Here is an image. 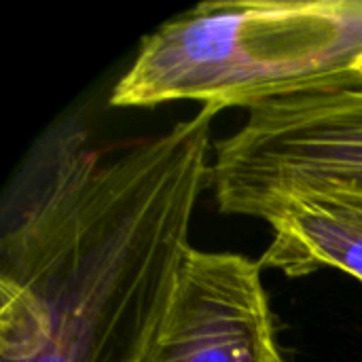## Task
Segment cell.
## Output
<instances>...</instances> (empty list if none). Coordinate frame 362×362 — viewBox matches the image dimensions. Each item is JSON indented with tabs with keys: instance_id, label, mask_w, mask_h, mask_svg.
I'll return each instance as SVG.
<instances>
[{
	"instance_id": "cell-5",
	"label": "cell",
	"mask_w": 362,
	"mask_h": 362,
	"mask_svg": "<svg viewBox=\"0 0 362 362\" xmlns=\"http://www.w3.org/2000/svg\"><path fill=\"white\" fill-rule=\"evenodd\" d=\"M269 225L261 267L288 278L333 267L362 280V193H320L293 202Z\"/></svg>"
},
{
	"instance_id": "cell-3",
	"label": "cell",
	"mask_w": 362,
	"mask_h": 362,
	"mask_svg": "<svg viewBox=\"0 0 362 362\" xmlns=\"http://www.w3.org/2000/svg\"><path fill=\"white\" fill-rule=\"evenodd\" d=\"M210 185L223 214L272 221L297 199L362 193V91L248 110L214 144Z\"/></svg>"
},
{
	"instance_id": "cell-1",
	"label": "cell",
	"mask_w": 362,
	"mask_h": 362,
	"mask_svg": "<svg viewBox=\"0 0 362 362\" xmlns=\"http://www.w3.org/2000/svg\"><path fill=\"white\" fill-rule=\"evenodd\" d=\"M214 115L59 161L2 233L0 362L142 361L210 185Z\"/></svg>"
},
{
	"instance_id": "cell-2",
	"label": "cell",
	"mask_w": 362,
	"mask_h": 362,
	"mask_svg": "<svg viewBox=\"0 0 362 362\" xmlns=\"http://www.w3.org/2000/svg\"><path fill=\"white\" fill-rule=\"evenodd\" d=\"M362 91V0L202 2L151 32L110 106L202 108Z\"/></svg>"
},
{
	"instance_id": "cell-4",
	"label": "cell",
	"mask_w": 362,
	"mask_h": 362,
	"mask_svg": "<svg viewBox=\"0 0 362 362\" xmlns=\"http://www.w3.org/2000/svg\"><path fill=\"white\" fill-rule=\"evenodd\" d=\"M140 362H286L261 263L191 246Z\"/></svg>"
}]
</instances>
